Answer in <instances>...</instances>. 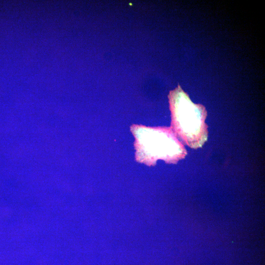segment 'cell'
Returning a JSON list of instances; mask_svg holds the SVG:
<instances>
[{
    "mask_svg": "<svg viewBox=\"0 0 265 265\" xmlns=\"http://www.w3.org/2000/svg\"><path fill=\"white\" fill-rule=\"evenodd\" d=\"M131 131L135 137V159L138 162L153 165L158 159H162L176 163L187 154L171 128L132 125Z\"/></svg>",
    "mask_w": 265,
    "mask_h": 265,
    "instance_id": "1",
    "label": "cell"
},
{
    "mask_svg": "<svg viewBox=\"0 0 265 265\" xmlns=\"http://www.w3.org/2000/svg\"><path fill=\"white\" fill-rule=\"evenodd\" d=\"M171 129L184 142L192 148L202 147L208 138L205 107L192 103L181 86L170 91Z\"/></svg>",
    "mask_w": 265,
    "mask_h": 265,
    "instance_id": "2",
    "label": "cell"
}]
</instances>
